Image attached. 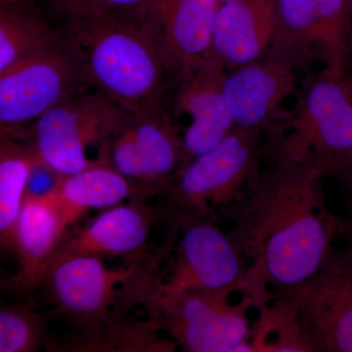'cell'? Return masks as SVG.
I'll use <instances>...</instances> for the list:
<instances>
[{"mask_svg":"<svg viewBox=\"0 0 352 352\" xmlns=\"http://www.w3.org/2000/svg\"><path fill=\"white\" fill-rule=\"evenodd\" d=\"M323 177L310 168L271 164L233 212L229 235L252 263L241 293L256 307L267 302L268 284L287 293L307 282L333 247L340 217L326 205Z\"/></svg>","mask_w":352,"mask_h":352,"instance_id":"6da1fadb","label":"cell"},{"mask_svg":"<svg viewBox=\"0 0 352 352\" xmlns=\"http://www.w3.org/2000/svg\"><path fill=\"white\" fill-rule=\"evenodd\" d=\"M64 32L85 83L127 112L163 106L168 73L136 14L65 21Z\"/></svg>","mask_w":352,"mask_h":352,"instance_id":"7a4b0ae2","label":"cell"},{"mask_svg":"<svg viewBox=\"0 0 352 352\" xmlns=\"http://www.w3.org/2000/svg\"><path fill=\"white\" fill-rule=\"evenodd\" d=\"M271 164L300 166L325 177L352 166V76L323 71L298 92L295 106L264 127Z\"/></svg>","mask_w":352,"mask_h":352,"instance_id":"3957f363","label":"cell"},{"mask_svg":"<svg viewBox=\"0 0 352 352\" xmlns=\"http://www.w3.org/2000/svg\"><path fill=\"white\" fill-rule=\"evenodd\" d=\"M157 273L141 275L129 289L133 305H141L148 320L186 352H237L249 342L252 330L247 310L251 298L233 305L237 289H191L166 293Z\"/></svg>","mask_w":352,"mask_h":352,"instance_id":"277c9868","label":"cell"},{"mask_svg":"<svg viewBox=\"0 0 352 352\" xmlns=\"http://www.w3.org/2000/svg\"><path fill=\"white\" fill-rule=\"evenodd\" d=\"M264 157L261 129L235 126L221 142L190 161L164 195V219L217 221L235 212L247 195Z\"/></svg>","mask_w":352,"mask_h":352,"instance_id":"5b68a950","label":"cell"},{"mask_svg":"<svg viewBox=\"0 0 352 352\" xmlns=\"http://www.w3.org/2000/svg\"><path fill=\"white\" fill-rule=\"evenodd\" d=\"M97 160L133 185L140 200L164 196L184 168L182 135L163 106L124 112L99 145Z\"/></svg>","mask_w":352,"mask_h":352,"instance_id":"8992f818","label":"cell"},{"mask_svg":"<svg viewBox=\"0 0 352 352\" xmlns=\"http://www.w3.org/2000/svg\"><path fill=\"white\" fill-rule=\"evenodd\" d=\"M124 112L97 90L74 92L32 124L31 149L36 162L58 176L87 168L94 162L87 148L100 145Z\"/></svg>","mask_w":352,"mask_h":352,"instance_id":"52a82bcc","label":"cell"},{"mask_svg":"<svg viewBox=\"0 0 352 352\" xmlns=\"http://www.w3.org/2000/svg\"><path fill=\"white\" fill-rule=\"evenodd\" d=\"M83 82L68 48L55 41L16 62L0 74V141L17 140L25 126Z\"/></svg>","mask_w":352,"mask_h":352,"instance_id":"ba28073f","label":"cell"},{"mask_svg":"<svg viewBox=\"0 0 352 352\" xmlns=\"http://www.w3.org/2000/svg\"><path fill=\"white\" fill-rule=\"evenodd\" d=\"M276 25L268 52L344 76L351 66L352 15L344 0H275Z\"/></svg>","mask_w":352,"mask_h":352,"instance_id":"9c48e42d","label":"cell"},{"mask_svg":"<svg viewBox=\"0 0 352 352\" xmlns=\"http://www.w3.org/2000/svg\"><path fill=\"white\" fill-rule=\"evenodd\" d=\"M147 261L111 268L99 256H71L50 266L41 284L47 286L56 314L78 328L94 327L115 314L124 285Z\"/></svg>","mask_w":352,"mask_h":352,"instance_id":"30bf717a","label":"cell"},{"mask_svg":"<svg viewBox=\"0 0 352 352\" xmlns=\"http://www.w3.org/2000/svg\"><path fill=\"white\" fill-rule=\"evenodd\" d=\"M179 238L162 291L180 293L191 289L234 288L242 292L247 264L228 232L217 221L184 220L176 224Z\"/></svg>","mask_w":352,"mask_h":352,"instance_id":"8fae6325","label":"cell"},{"mask_svg":"<svg viewBox=\"0 0 352 352\" xmlns=\"http://www.w3.org/2000/svg\"><path fill=\"white\" fill-rule=\"evenodd\" d=\"M287 293L296 296L315 351L352 352V256L346 249L331 248L314 276Z\"/></svg>","mask_w":352,"mask_h":352,"instance_id":"7c38bea8","label":"cell"},{"mask_svg":"<svg viewBox=\"0 0 352 352\" xmlns=\"http://www.w3.org/2000/svg\"><path fill=\"white\" fill-rule=\"evenodd\" d=\"M219 0H151L136 16L166 73L177 76L212 55Z\"/></svg>","mask_w":352,"mask_h":352,"instance_id":"4fadbf2b","label":"cell"},{"mask_svg":"<svg viewBox=\"0 0 352 352\" xmlns=\"http://www.w3.org/2000/svg\"><path fill=\"white\" fill-rule=\"evenodd\" d=\"M226 73L224 65L212 53L175 76V106L190 120L182 134L185 166L215 147L236 126L224 94Z\"/></svg>","mask_w":352,"mask_h":352,"instance_id":"5bb4252c","label":"cell"},{"mask_svg":"<svg viewBox=\"0 0 352 352\" xmlns=\"http://www.w3.org/2000/svg\"><path fill=\"white\" fill-rule=\"evenodd\" d=\"M300 68L291 58L267 52L227 71L224 94L235 126L263 131L276 117L283 102L298 94Z\"/></svg>","mask_w":352,"mask_h":352,"instance_id":"9a60e30c","label":"cell"},{"mask_svg":"<svg viewBox=\"0 0 352 352\" xmlns=\"http://www.w3.org/2000/svg\"><path fill=\"white\" fill-rule=\"evenodd\" d=\"M146 201L132 200L106 208L78 232L66 234L47 270L53 264L76 256L103 258L133 254L140 258L155 226L164 219L162 207H153Z\"/></svg>","mask_w":352,"mask_h":352,"instance_id":"2e32d148","label":"cell"},{"mask_svg":"<svg viewBox=\"0 0 352 352\" xmlns=\"http://www.w3.org/2000/svg\"><path fill=\"white\" fill-rule=\"evenodd\" d=\"M276 25L275 0H231L220 4L212 52L229 69L264 56Z\"/></svg>","mask_w":352,"mask_h":352,"instance_id":"e0dca14e","label":"cell"},{"mask_svg":"<svg viewBox=\"0 0 352 352\" xmlns=\"http://www.w3.org/2000/svg\"><path fill=\"white\" fill-rule=\"evenodd\" d=\"M71 226L50 193L25 195L15 231L12 252L19 264L15 282L31 291L43 283L53 254Z\"/></svg>","mask_w":352,"mask_h":352,"instance_id":"ac0fdd59","label":"cell"},{"mask_svg":"<svg viewBox=\"0 0 352 352\" xmlns=\"http://www.w3.org/2000/svg\"><path fill=\"white\" fill-rule=\"evenodd\" d=\"M50 195L71 224L87 210H106L126 199L140 200L126 178L97 159L78 173L58 176Z\"/></svg>","mask_w":352,"mask_h":352,"instance_id":"d6986e66","label":"cell"},{"mask_svg":"<svg viewBox=\"0 0 352 352\" xmlns=\"http://www.w3.org/2000/svg\"><path fill=\"white\" fill-rule=\"evenodd\" d=\"M118 309L107 321L65 340L63 351L83 352H173V340L164 339L162 331L150 320H135Z\"/></svg>","mask_w":352,"mask_h":352,"instance_id":"ffe728a7","label":"cell"},{"mask_svg":"<svg viewBox=\"0 0 352 352\" xmlns=\"http://www.w3.org/2000/svg\"><path fill=\"white\" fill-rule=\"evenodd\" d=\"M34 164L31 147L15 139L0 141V251H12L14 231Z\"/></svg>","mask_w":352,"mask_h":352,"instance_id":"44dd1931","label":"cell"},{"mask_svg":"<svg viewBox=\"0 0 352 352\" xmlns=\"http://www.w3.org/2000/svg\"><path fill=\"white\" fill-rule=\"evenodd\" d=\"M53 41L30 0H0V74Z\"/></svg>","mask_w":352,"mask_h":352,"instance_id":"7402d4cb","label":"cell"},{"mask_svg":"<svg viewBox=\"0 0 352 352\" xmlns=\"http://www.w3.org/2000/svg\"><path fill=\"white\" fill-rule=\"evenodd\" d=\"M258 308L261 315L248 342L249 352H315L294 294L285 293L274 305L263 302Z\"/></svg>","mask_w":352,"mask_h":352,"instance_id":"603a6c76","label":"cell"},{"mask_svg":"<svg viewBox=\"0 0 352 352\" xmlns=\"http://www.w3.org/2000/svg\"><path fill=\"white\" fill-rule=\"evenodd\" d=\"M47 320L25 307L0 308V352L38 351L45 339Z\"/></svg>","mask_w":352,"mask_h":352,"instance_id":"cb8c5ba5","label":"cell"},{"mask_svg":"<svg viewBox=\"0 0 352 352\" xmlns=\"http://www.w3.org/2000/svg\"><path fill=\"white\" fill-rule=\"evenodd\" d=\"M151 0H50L53 13L62 20L96 16L138 14Z\"/></svg>","mask_w":352,"mask_h":352,"instance_id":"d4e9b609","label":"cell"},{"mask_svg":"<svg viewBox=\"0 0 352 352\" xmlns=\"http://www.w3.org/2000/svg\"><path fill=\"white\" fill-rule=\"evenodd\" d=\"M338 235L342 236L346 240V250L352 256V217L349 219H340Z\"/></svg>","mask_w":352,"mask_h":352,"instance_id":"484cf974","label":"cell"},{"mask_svg":"<svg viewBox=\"0 0 352 352\" xmlns=\"http://www.w3.org/2000/svg\"><path fill=\"white\" fill-rule=\"evenodd\" d=\"M336 175L340 176L342 178V182L346 185L347 193H349V203L352 208V166L344 168V170L340 171Z\"/></svg>","mask_w":352,"mask_h":352,"instance_id":"4316f807","label":"cell"},{"mask_svg":"<svg viewBox=\"0 0 352 352\" xmlns=\"http://www.w3.org/2000/svg\"><path fill=\"white\" fill-rule=\"evenodd\" d=\"M346 2L347 6H349V10H351V13L352 15V0H344Z\"/></svg>","mask_w":352,"mask_h":352,"instance_id":"83f0119b","label":"cell"},{"mask_svg":"<svg viewBox=\"0 0 352 352\" xmlns=\"http://www.w3.org/2000/svg\"><path fill=\"white\" fill-rule=\"evenodd\" d=\"M231 1V0H219L220 4L226 3V2Z\"/></svg>","mask_w":352,"mask_h":352,"instance_id":"f1b7e54d","label":"cell"},{"mask_svg":"<svg viewBox=\"0 0 352 352\" xmlns=\"http://www.w3.org/2000/svg\"><path fill=\"white\" fill-rule=\"evenodd\" d=\"M352 63V29H351V64Z\"/></svg>","mask_w":352,"mask_h":352,"instance_id":"f546056e","label":"cell"},{"mask_svg":"<svg viewBox=\"0 0 352 352\" xmlns=\"http://www.w3.org/2000/svg\"><path fill=\"white\" fill-rule=\"evenodd\" d=\"M146 268H150V267H146ZM141 270H145V268H141ZM151 270H154V268H151ZM136 274H138V273H136ZM135 275H134V276H135ZM129 281H131V280H129ZM127 284H129V283H127ZM127 300H129V298H127ZM132 307H133V305H132Z\"/></svg>","mask_w":352,"mask_h":352,"instance_id":"4dcf8cb0","label":"cell"}]
</instances>
